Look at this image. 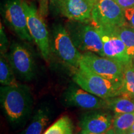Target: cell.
I'll return each mask as SVG.
<instances>
[{"mask_svg":"<svg viewBox=\"0 0 134 134\" xmlns=\"http://www.w3.org/2000/svg\"><path fill=\"white\" fill-rule=\"evenodd\" d=\"M124 10L134 7V0H114Z\"/></svg>","mask_w":134,"mask_h":134,"instance_id":"obj_23","label":"cell"},{"mask_svg":"<svg viewBox=\"0 0 134 134\" xmlns=\"http://www.w3.org/2000/svg\"><path fill=\"white\" fill-rule=\"evenodd\" d=\"M0 100L3 113L13 126L23 125L31 115L34 99L27 85L18 83L13 86H1Z\"/></svg>","mask_w":134,"mask_h":134,"instance_id":"obj_1","label":"cell"},{"mask_svg":"<svg viewBox=\"0 0 134 134\" xmlns=\"http://www.w3.org/2000/svg\"><path fill=\"white\" fill-rule=\"evenodd\" d=\"M103 42L105 57L119 63L124 66L132 63V58L127 52L126 46L119 38L101 27H96Z\"/></svg>","mask_w":134,"mask_h":134,"instance_id":"obj_11","label":"cell"},{"mask_svg":"<svg viewBox=\"0 0 134 134\" xmlns=\"http://www.w3.org/2000/svg\"><path fill=\"white\" fill-rule=\"evenodd\" d=\"M55 5L61 14L70 21L91 23L94 3L91 0H57Z\"/></svg>","mask_w":134,"mask_h":134,"instance_id":"obj_12","label":"cell"},{"mask_svg":"<svg viewBox=\"0 0 134 134\" xmlns=\"http://www.w3.org/2000/svg\"><path fill=\"white\" fill-rule=\"evenodd\" d=\"M50 50L65 64L75 70L79 68L82 53L76 48L66 28L56 24L50 36Z\"/></svg>","mask_w":134,"mask_h":134,"instance_id":"obj_4","label":"cell"},{"mask_svg":"<svg viewBox=\"0 0 134 134\" xmlns=\"http://www.w3.org/2000/svg\"><path fill=\"white\" fill-rule=\"evenodd\" d=\"M9 62L15 74L25 81H31L36 76V65L31 53L19 43L14 42L10 46L8 55Z\"/></svg>","mask_w":134,"mask_h":134,"instance_id":"obj_8","label":"cell"},{"mask_svg":"<svg viewBox=\"0 0 134 134\" xmlns=\"http://www.w3.org/2000/svg\"><path fill=\"white\" fill-rule=\"evenodd\" d=\"M91 24L95 27L113 28L127 22L124 10L114 0H98L92 10Z\"/></svg>","mask_w":134,"mask_h":134,"instance_id":"obj_7","label":"cell"},{"mask_svg":"<svg viewBox=\"0 0 134 134\" xmlns=\"http://www.w3.org/2000/svg\"><path fill=\"white\" fill-rule=\"evenodd\" d=\"M37 1H38V0H37Z\"/></svg>","mask_w":134,"mask_h":134,"instance_id":"obj_31","label":"cell"},{"mask_svg":"<svg viewBox=\"0 0 134 134\" xmlns=\"http://www.w3.org/2000/svg\"><path fill=\"white\" fill-rule=\"evenodd\" d=\"M127 134H134V131H133V130H130V131L127 132Z\"/></svg>","mask_w":134,"mask_h":134,"instance_id":"obj_27","label":"cell"},{"mask_svg":"<svg viewBox=\"0 0 134 134\" xmlns=\"http://www.w3.org/2000/svg\"><path fill=\"white\" fill-rule=\"evenodd\" d=\"M0 34H1V53H6L8 49V41L4 33V28L1 24Z\"/></svg>","mask_w":134,"mask_h":134,"instance_id":"obj_21","label":"cell"},{"mask_svg":"<svg viewBox=\"0 0 134 134\" xmlns=\"http://www.w3.org/2000/svg\"><path fill=\"white\" fill-rule=\"evenodd\" d=\"M105 109L110 110L114 114L134 112V99L127 97L119 96L105 99Z\"/></svg>","mask_w":134,"mask_h":134,"instance_id":"obj_16","label":"cell"},{"mask_svg":"<svg viewBox=\"0 0 134 134\" xmlns=\"http://www.w3.org/2000/svg\"><path fill=\"white\" fill-rule=\"evenodd\" d=\"M23 5L26 15L30 34L37 46L43 58L48 62L51 51L50 35L43 18L40 14L38 10L33 3L23 0Z\"/></svg>","mask_w":134,"mask_h":134,"instance_id":"obj_5","label":"cell"},{"mask_svg":"<svg viewBox=\"0 0 134 134\" xmlns=\"http://www.w3.org/2000/svg\"><path fill=\"white\" fill-rule=\"evenodd\" d=\"M4 18L21 39L28 42L32 41L27 27L23 0H8L4 5Z\"/></svg>","mask_w":134,"mask_h":134,"instance_id":"obj_10","label":"cell"},{"mask_svg":"<svg viewBox=\"0 0 134 134\" xmlns=\"http://www.w3.org/2000/svg\"><path fill=\"white\" fill-rule=\"evenodd\" d=\"M91 1H93V2L95 4V3H96V1H98V0H91Z\"/></svg>","mask_w":134,"mask_h":134,"instance_id":"obj_29","label":"cell"},{"mask_svg":"<svg viewBox=\"0 0 134 134\" xmlns=\"http://www.w3.org/2000/svg\"><path fill=\"white\" fill-rule=\"evenodd\" d=\"M14 71L6 53H1L0 57V83L1 86H13L18 84Z\"/></svg>","mask_w":134,"mask_h":134,"instance_id":"obj_17","label":"cell"},{"mask_svg":"<svg viewBox=\"0 0 134 134\" xmlns=\"http://www.w3.org/2000/svg\"><path fill=\"white\" fill-rule=\"evenodd\" d=\"M74 126L71 119L64 115L58 119L43 134H73Z\"/></svg>","mask_w":134,"mask_h":134,"instance_id":"obj_20","label":"cell"},{"mask_svg":"<svg viewBox=\"0 0 134 134\" xmlns=\"http://www.w3.org/2000/svg\"><path fill=\"white\" fill-rule=\"evenodd\" d=\"M49 1H50V4L55 5V4H56L57 1V0H49Z\"/></svg>","mask_w":134,"mask_h":134,"instance_id":"obj_26","label":"cell"},{"mask_svg":"<svg viewBox=\"0 0 134 134\" xmlns=\"http://www.w3.org/2000/svg\"><path fill=\"white\" fill-rule=\"evenodd\" d=\"M73 80L83 90L104 99L121 94L122 84L106 79L81 65L75 70Z\"/></svg>","mask_w":134,"mask_h":134,"instance_id":"obj_2","label":"cell"},{"mask_svg":"<svg viewBox=\"0 0 134 134\" xmlns=\"http://www.w3.org/2000/svg\"><path fill=\"white\" fill-rule=\"evenodd\" d=\"M134 124V112L114 114L113 128L116 133H127Z\"/></svg>","mask_w":134,"mask_h":134,"instance_id":"obj_18","label":"cell"},{"mask_svg":"<svg viewBox=\"0 0 134 134\" xmlns=\"http://www.w3.org/2000/svg\"><path fill=\"white\" fill-rule=\"evenodd\" d=\"M116 134H127V133H116Z\"/></svg>","mask_w":134,"mask_h":134,"instance_id":"obj_30","label":"cell"},{"mask_svg":"<svg viewBox=\"0 0 134 134\" xmlns=\"http://www.w3.org/2000/svg\"><path fill=\"white\" fill-rule=\"evenodd\" d=\"M52 117V110L48 105H42L33 114L29 124L20 134H42L47 126Z\"/></svg>","mask_w":134,"mask_h":134,"instance_id":"obj_14","label":"cell"},{"mask_svg":"<svg viewBox=\"0 0 134 134\" xmlns=\"http://www.w3.org/2000/svg\"><path fill=\"white\" fill-rule=\"evenodd\" d=\"M103 134H116V133H115L114 129L112 127L110 129H109L108 131L104 132V133H103Z\"/></svg>","mask_w":134,"mask_h":134,"instance_id":"obj_24","label":"cell"},{"mask_svg":"<svg viewBox=\"0 0 134 134\" xmlns=\"http://www.w3.org/2000/svg\"><path fill=\"white\" fill-rule=\"evenodd\" d=\"M104 29L113 34L123 42L126 46L129 55L132 58L134 54V28L133 27L126 23L120 26Z\"/></svg>","mask_w":134,"mask_h":134,"instance_id":"obj_15","label":"cell"},{"mask_svg":"<svg viewBox=\"0 0 134 134\" xmlns=\"http://www.w3.org/2000/svg\"><path fill=\"white\" fill-rule=\"evenodd\" d=\"M66 28L80 51L90 52L104 57L103 42L96 27L91 23L71 21L67 23Z\"/></svg>","mask_w":134,"mask_h":134,"instance_id":"obj_3","label":"cell"},{"mask_svg":"<svg viewBox=\"0 0 134 134\" xmlns=\"http://www.w3.org/2000/svg\"><path fill=\"white\" fill-rule=\"evenodd\" d=\"M78 134H91L90 133H89V132H86V131H85V130H81V131H80L78 132Z\"/></svg>","mask_w":134,"mask_h":134,"instance_id":"obj_25","label":"cell"},{"mask_svg":"<svg viewBox=\"0 0 134 134\" xmlns=\"http://www.w3.org/2000/svg\"><path fill=\"white\" fill-rule=\"evenodd\" d=\"M80 65L106 79L123 84L124 66L117 62L87 52L82 53Z\"/></svg>","mask_w":134,"mask_h":134,"instance_id":"obj_6","label":"cell"},{"mask_svg":"<svg viewBox=\"0 0 134 134\" xmlns=\"http://www.w3.org/2000/svg\"><path fill=\"white\" fill-rule=\"evenodd\" d=\"M120 96L134 99V65L133 62L124 67Z\"/></svg>","mask_w":134,"mask_h":134,"instance_id":"obj_19","label":"cell"},{"mask_svg":"<svg viewBox=\"0 0 134 134\" xmlns=\"http://www.w3.org/2000/svg\"><path fill=\"white\" fill-rule=\"evenodd\" d=\"M124 14L127 23L134 28V7L124 9Z\"/></svg>","mask_w":134,"mask_h":134,"instance_id":"obj_22","label":"cell"},{"mask_svg":"<svg viewBox=\"0 0 134 134\" xmlns=\"http://www.w3.org/2000/svg\"><path fill=\"white\" fill-rule=\"evenodd\" d=\"M114 117L108 112L95 109L82 115L79 125L91 134H103L113 127Z\"/></svg>","mask_w":134,"mask_h":134,"instance_id":"obj_13","label":"cell"},{"mask_svg":"<svg viewBox=\"0 0 134 134\" xmlns=\"http://www.w3.org/2000/svg\"><path fill=\"white\" fill-rule=\"evenodd\" d=\"M132 62H133V64L134 65V54L133 55V57H132Z\"/></svg>","mask_w":134,"mask_h":134,"instance_id":"obj_28","label":"cell"},{"mask_svg":"<svg viewBox=\"0 0 134 134\" xmlns=\"http://www.w3.org/2000/svg\"><path fill=\"white\" fill-rule=\"evenodd\" d=\"M63 100L67 106L85 109H104L106 107L105 99L95 96L80 86L70 85L63 94Z\"/></svg>","mask_w":134,"mask_h":134,"instance_id":"obj_9","label":"cell"}]
</instances>
